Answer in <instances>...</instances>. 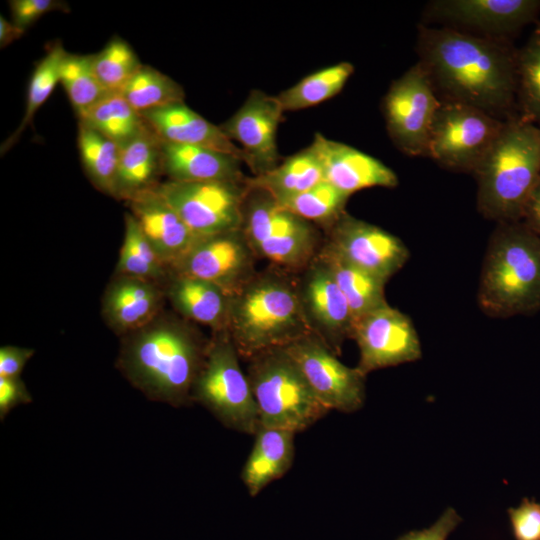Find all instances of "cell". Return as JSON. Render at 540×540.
<instances>
[{
  "mask_svg": "<svg viewBox=\"0 0 540 540\" xmlns=\"http://www.w3.org/2000/svg\"><path fill=\"white\" fill-rule=\"evenodd\" d=\"M166 299L163 283L115 274L104 291L101 314L110 329L124 336L156 319Z\"/></svg>",
  "mask_w": 540,
  "mask_h": 540,
  "instance_id": "cell-19",
  "label": "cell"
},
{
  "mask_svg": "<svg viewBox=\"0 0 540 540\" xmlns=\"http://www.w3.org/2000/svg\"><path fill=\"white\" fill-rule=\"evenodd\" d=\"M323 169L324 180L349 197L371 187L398 185L395 172L377 158L316 133L310 144Z\"/></svg>",
  "mask_w": 540,
  "mask_h": 540,
  "instance_id": "cell-21",
  "label": "cell"
},
{
  "mask_svg": "<svg viewBox=\"0 0 540 540\" xmlns=\"http://www.w3.org/2000/svg\"><path fill=\"white\" fill-rule=\"evenodd\" d=\"M288 272L257 273L230 296L225 331L240 358L283 349L314 334L301 301L298 281Z\"/></svg>",
  "mask_w": 540,
  "mask_h": 540,
  "instance_id": "cell-3",
  "label": "cell"
},
{
  "mask_svg": "<svg viewBox=\"0 0 540 540\" xmlns=\"http://www.w3.org/2000/svg\"><path fill=\"white\" fill-rule=\"evenodd\" d=\"M298 287L314 335L339 355L344 341L351 338L354 318L346 298L318 256L303 270Z\"/></svg>",
  "mask_w": 540,
  "mask_h": 540,
  "instance_id": "cell-17",
  "label": "cell"
},
{
  "mask_svg": "<svg viewBox=\"0 0 540 540\" xmlns=\"http://www.w3.org/2000/svg\"><path fill=\"white\" fill-rule=\"evenodd\" d=\"M254 435L253 447L241 472L252 497L287 473L295 453L293 432L260 426Z\"/></svg>",
  "mask_w": 540,
  "mask_h": 540,
  "instance_id": "cell-25",
  "label": "cell"
},
{
  "mask_svg": "<svg viewBox=\"0 0 540 540\" xmlns=\"http://www.w3.org/2000/svg\"><path fill=\"white\" fill-rule=\"evenodd\" d=\"M322 247L366 272L388 281L407 262L403 241L385 229L344 212L329 228Z\"/></svg>",
  "mask_w": 540,
  "mask_h": 540,
  "instance_id": "cell-15",
  "label": "cell"
},
{
  "mask_svg": "<svg viewBox=\"0 0 540 540\" xmlns=\"http://www.w3.org/2000/svg\"><path fill=\"white\" fill-rule=\"evenodd\" d=\"M324 180L321 162L313 147L287 157L271 171L247 177L249 190H260L276 201L304 192Z\"/></svg>",
  "mask_w": 540,
  "mask_h": 540,
  "instance_id": "cell-27",
  "label": "cell"
},
{
  "mask_svg": "<svg viewBox=\"0 0 540 540\" xmlns=\"http://www.w3.org/2000/svg\"><path fill=\"white\" fill-rule=\"evenodd\" d=\"M243 229L200 237L170 272L208 281L232 296L258 273Z\"/></svg>",
  "mask_w": 540,
  "mask_h": 540,
  "instance_id": "cell-12",
  "label": "cell"
},
{
  "mask_svg": "<svg viewBox=\"0 0 540 540\" xmlns=\"http://www.w3.org/2000/svg\"><path fill=\"white\" fill-rule=\"evenodd\" d=\"M284 110L276 96L253 90L241 107L222 125L232 142H237L244 163L254 176L265 174L280 163L277 131Z\"/></svg>",
  "mask_w": 540,
  "mask_h": 540,
  "instance_id": "cell-16",
  "label": "cell"
},
{
  "mask_svg": "<svg viewBox=\"0 0 540 540\" xmlns=\"http://www.w3.org/2000/svg\"><path fill=\"white\" fill-rule=\"evenodd\" d=\"M59 83L66 91L77 116L108 94L94 72L93 55L66 52L60 65Z\"/></svg>",
  "mask_w": 540,
  "mask_h": 540,
  "instance_id": "cell-35",
  "label": "cell"
},
{
  "mask_svg": "<svg viewBox=\"0 0 540 540\" xmlns=\"http://www.w3.org/2000/svg\"><path fill=\"white\" fill-rule=\"evenodd\" d=\"M32 396L20 377H0V419L1 421L15 407L28 404Z\"/></svg>",
  "mask_w": 540,
  "mask_h": 540,
  "instance_id": "cell-41",
  "label": "cell"
},
{
  "mask_svg": "<svg viewBox=\"0 0 540 540\" xmlns=\"http://www.w3.org/2000/svg\"><path fill=\"white\" fill-rule=\"evenodd\" d=\"M517 93L521 117L540 124V27L517 53Z\"/></svg>",
  "mask_w": 540,
  "mask_h": 540,
  "instance_id": "cell-38",
  "label": "cell"
},
{
  "mask_svg": "<svg viewBox=\"0 0 540 540\" xmlns=\"http://www.w3.org/2000/svg\"><path fill=\"white\" fill-rule=\"evenodd\" d=\"M115 274L141 277L163 284L170 274L130 212L125 214L124 238Z\"/></svg>",
  "mask_w": 540,
  "mask_h": 540,
  "instance_id": "cell-32",
  "label": "cell"
},
{
  "mask_svg": "<svg viewBox=\"0 0 540 540\" xmlns=\"http://www.w3.org/2000/svg\"><path fill=\"white\" fill-rule=\"evenodd\" d=\"M537 0H438L428 5L427 15L438 21L468 27L484 36L504 38L535 19Z\"/></svg>",
  "mask_w": 540,
  "mask_h": 540,
  "instance_id": "cell-18",
  "label": "cell"
},
{
  "mask_svg": "<svg viewBox=\"0 0 540 540\" xmlns=\"http://www.w3.org/2000/svg\"><path fill=\"white\" fill-rule=\"evenodd\" d=\"M157 256L170 270L202 236L194 233L154 188L126 200Z\"/></svg>",
  "mask_w": 540,
  "mask_h": 540,
  "instance_id": "cell-20",
  "label": "cell"
},
{
  "mask_svg": "<svg viewBox=\"0 0 540 540\" xmlns=\"http://www.w3.org/2000/svg\"><path fill=\"white\" fill-rule=\"evenodd\" d=\"M119 93L140 114L184 102L185 97L180 84L148 65H142Z\"/></svg>",
  "mask_w": 540,
  "mask_h": 540,
  "instance_id": "cell-33",
  "label": "cell"
},
{
  "mask_svg": "<svg viewBox=\"0 0 540 540\" xmlns=\"http://www.w3.org/2000/svg\"><path fill=\"white\" fill-rule=\"evenodd\" d=\"M351 338L359 348L356 368L363 374L421 358L411 319L388 303L354 320Z\"/></svg>",
  "mask_w": 540,
  "mask_h": 540,
  "instance_id": "cell-14",
  "label": "cell"
},
{
  "mask_svg": "<svg viewBox=\"0 0 540 540\" xmlns=\"http://www.w3.org/2000/svg\"><path fill=\"white\" fill-rule=\"evenodd\" d=\"M505 120L470 105L441 101L430 133L428 156L446 169L473 174Z\"/></svg>",
  "mask_w": 540,
  "mask_h": 540,
  "instance_id": "cell-9",
  "label": "cell"
},
{
  "mask_svg": "<svg viewBox=\"0 0 540 540\" xmlns=\"http://www.w3.org/2000/svg\"><path fill=\"white\" fill-rule=\"evenodd\" d=\"M283 349L327 409L350 413L362 407L366 376L356 367L343 364L316 335L305 336Z\"/></svg>",
  "mask_w": 540,
  "mask_h": 540,
  "instance_id": "cell-13",
  "label": "cell"
},
{
  "mask_svg": "<svg viewBox=\"0 0 540 540\" xmlns=\"http://www.w3.org/2000/svg\"><path fill=\"white\" fill-rule=\"evenodd\" d=\"M348 199V195L323 180L304 192L277 202L300 218L329 228L345 212Z\"/></svg>",
  "mask_w": 540,
  "mask_h": 540,
  "instance_id": "cell-36",
  "label": "cell"
},
{
  "mask_svg": "<svg viewBox=\"0 0 540 540\" xmlns=\"http://www.w3.org/2000/svg\"><path fill=\"white\" fill-rule=\"evenodd\" d=\"M32 348L5 345L0 348V377H20L27 362L34 355Z\"/></svg>",
  "mask_w": 540,
  "mask_h": 540,
  "instance_id": "cell-43",
  "label": "cell"
},
{
  "mask_svg": "<svg viewBox=\"0 0 540 540\" xmlns=\"http://www.w3.org/2000/svg\"><path fill=\"white\" fill-rule=\"evenodd\" d=\"M9 6L12 22L25 30L49 12L69 10L65 2L56 0H13Z\"/></svg>",
  "mask_w": 540,
  "mask_h": 540,
  "instance_id": "cell-40",
  "label": "cell"
},
{
  "mask_svg": "<svg viewBox=\"0 0 540 540\" xmlns=\"http://www.w3.org/2000/svg\"><path fill=\"white\" fill-rule=\"evenodd\" d=\"M507 512L515 540H540V502L523 498L518 507Z\"/></svg>",
  "mask_w": 540,
  "mask_h": 540,
  "instance_id": "cell-39",
  "label": "cell"
},
{
  "mask_svg": "<svg viewBox=\"0 0 540 540\" xmlns=\"http://www.w3.org/2000/svg\"><path fill=\"white\" fill-rule=\"evenodd\" d=\"M242 229L258 258L288 273L303 271L321 249L313 223L260 190L247 194Z\"/></svg>",
  "mask_w": 540,
  "mask_h": 540,
  "instance_id": "cell-8",
  "label": "cell"
},
{
  "mask_svg": "<svg viewBox=\"0 0 540 540\" xmlns=\"http://www.w3.org/2000/svg\"><path fill=\"white\" fill-rule=\"evenodd\" d=\"M245 182L167 180L156 188L194 233L210 236L242 229Z\"/></svg>",
  "mask_w": 540,
  "mask_h": 540,
  "instance_id": "cell-11",
  "label": "cell"
},
{
  "mask_svg": "<svg viewBox=\"0 0 540 540\" xmlns=\"http://www.w3.org/2000/svg\"><path fill=\"white\" fill-rule=\"evenodd\" d=\"M441 105L428 73L418 61L390 85L382 110L390 138L408 156H428V144Z\"/></svg>",
  "mask_w": 540,
  "mask_h": 540,
  "instance_id": "cell-10",
  "label": "cell"
},
{
  "mask_svg": "<svg viewBox=\"0 0 540 540\" xmlns=\"http://www.w3.org/2000/svg\"><path fill=\"white\" fill-rule=\"evenodd\" d=\"M78 119L119 146L132 140L146 126L141 114L119 92L108 93Z\"/></svg>",
  "mask_w": 540,
  "mask_h": 540,
  "instance_id": "cell-29",
  "label": "cell"
},
{
  "mask_svg": "<svg viewBox=\"0 0 540 540\" xmlns=\"http://www.w3.org/2000/svg\"><path fill=\"white\" fill-rule=\"evenodd\" d=\"M207 345L185 320L162 312L148 325L122 336L116 366L148 399L188 406Z\"/></svg>",
  "mask_w": 540,
  "mask_h": 540,
  "instance_id": "cell-2",
  "label": "cell"
},
{
  "mask_svg": "<svg viewBox=\"0 0 540 540\" xmlns=\"http://www.w3.org/2000/svg\"><path fill=\"white\" fill-rule=\"evenodd\" d=\"M142 65L132 47L119 37L93 54L94 72L108 93L120 92Z\"/></svg>",
  "mask_w": 540,
  "mask_h": 540,
  "instance_id": "cell-37",
  "label": "cell"
},
{
  "mask_svg": "<svg viewBox=\"0 0 540 540\" xmlns=\"http://www.w3.org/2000/svg\"><path fill=\"white\" fill-rule=\"evenodd\" d=\"M141 116L164 142L210 148L233 155L244 163L243 152L221 127L207 121L184 102L153 109Z\"/></svg>",
  "mask_w": 540,
  "mask_h": 540,
  "instance_id": "cell-22",
  "label": "cell"
},
{
  "mask_svg": "<svg viewBox=\"0 0 540 540\" xmlns=\"http://www.w3.org/2000/svg\"><path fill=\"white\" fill-rule=\"evenodd\" d=\"M161 174L162 140L146 123L136 137L120 146L115 197L126 201L154 188Z\"/></svg>",
  "mask_w": 540,
  "mask_h": 540,
  "instance_id": "cell-26",
  "label": "cell"
},
{
  "mask_svg": "<svg viewBox=\"0 0 540 540\" xmlns=\"http://www.w3.org/2000/svg\"><path fill=\"white\" fill-rule=\"evenodd\" d=\"M166 297L185 320L226 329L230 296L218 286L191 276L170 272L165 283Z\"/></svg>",
  "mask_w": 540,
  "mask_h": 540,
  "instance_id": "cell-24",
  "label": "cell"
},
{
  "mask_svg": "<svg viewBox=\"0 0 540 540\" xmlns=\"http://www.w3.org/2000/svg\"><path fill=\"white\" fill-rule=\"evenodd\" d=\"M213 333L192 387V402L210 411L225 427L253 435L260 427L259 414L240 356L225 330Z\"/></svg>",
  "mask_w": 540,
  "mask_h": 540,
  "instance_id": "cell-7",
  "label": "cell"
},
{
  "mask_svg": "<svg viewBox=\"0 0 540 540\" xmlns=\"http://www.w3.org/2000/svg\"><path fill=\"white\" fill-rule=\"evenodd\" d=\"M66 52L61 43H53L46 55L36 64L29 80L23 118L17 129L2 144L1 153L6 152L15 144L32 122L35 113L46 102L59 83L60 65Z\"/></svg>",
  "mask_w": 540,
  "mask_h": 540,
  "instance_id": "cell-34",
  "label": "cell"
},
{
  "mask_svg": "<svg viewBox=\"0 0 540 540\" xmlns=\"http://www.w3.org/2000/svg\"><path fill=\"white\" fill-rule=\"evenodd\" d=\"M477 301L493 318L540 310L539 232L523 221L497 224L483 260Z\"/></svg>",
  "mask_w": 540,
  "mask_h": 540,
  "instance_id": "cell-4",
  "label": "cell"
},
{
  "mask_svg": "<svg viewBox=\"0 0 540 540\" xmlns=\"http://www.w3.org/2000/svg\"><path fill=\"white\" fill-rule=\"evenodd\" d=\"M461 520L454 509L448 508L431 527L420 531H411L397 540H446Z\"/></svg>",
  "mask_w": 540,
  "mask_h": 540,
  "instance_id": "cell-42",
  "label": "cell"
},
{
  "mask_svg": "<svg viewBox=\"0 0 540 540\" xmlns=\"http://www.w3.org/2000/svg\"><path fill=\"white\" fill-rule=\"evenodd\" d=\"M353 72L350 62H339L307 75L276 97L284 112L310 108L337 95Z\"/></svg>",
  "mask_w": 540,
  "mask_h": 540,
  "instance_id": "cell-31",
  "label": "cell"
},
{
  "mask_svg": "<svg viewBox=\"0 0 540 540\" xmlns=\"http://www.w3.org/2000/svg\"><path fill=\"white\" fill-rule=\"evenodd\" d=\"M248 361L247 377L260 426L297 433L330 411L284 349L267 351Z\"/></svg>",
  "mask_w": 540,
  "mask_h": 540,
  "instance_id": "cell-6",
  "label": "cell"
},
{
  "mask_svg": "<svg viewBox=\"0 0 540 540\" xmlns=\"http://www.w3.org/2000/svg\"><path fill=\"white\" fill-rule=\"evenodd\" d=\"M473 175L483 217L497 223L521 221L540 176V125L521 116L506 119Z\"/></svg>",
  "mask_w": 540,
  "mask_h": 540,
  "instance_id": "cell-5",
  "label": "cell"
},
{
  "mask_svg": "<svg viewBox=\"0 0 540 540\" xmlns=\"http://www.w3.org/2000/svg\"><path fill=\"white\" fill-rule=\"evenodd\" d=\"M417 51L441 101L499 119L509 113L517 93V53L505 38L420 26Z\"/></svg>",
  "mask_w": 540,
  "mask_h": 540,
  "instance_id": "cell-1",
  "label": "cell"
},
{
  "mask_svg": "<svg viewBox=\"0 0 540 540\" xmlns=\"http://www.w3.org/2000/svg\"><path fill=\"white\" fill-rule=\"evenodd\" d=\"M25 32V29L17 26L12 21H8L2 15L0 16V45L6 47L10 43L19 39Z\"/></svg>",
  "mask_w": 540,
  "mask_h": 540,
  "instance_id": "cell-45",
  "label": "cell"
},
{
  "mask_svg": "<svg viewBox=\"0 0 540 540\" xmlns=\"http://www.w3.org/2000/svg\"><path fill=\"white\" fill-rule=\"evenodd\" d=\"M77 144L91 183L101 192L115 197L120 146L81 122L78 123Z\"/></svg>",
  "mask_w": 540,
  "mask_h": 540,
  "instance_id": "cell-30",
  "label": "cell"
},
{
  "mask_svg": "<svg viewBox=\"0 0 540 540\" xmlns=\"http://www.w3.org/2000/svg\"><path fill=\"white\" fill-rule=\"evenodd\" d=\"M317 256L346 298L354 320L387 303L386 280L345 262L323 247Z\"/></svg>",
  "mask_w": 540,
  "mask_h": 540,
  "instance_id": "cell-28",
  "label": "cell"
},
{
  "mask_svg": "<svg viewBox=\"0 0 540 540\" xmlns=\"http://www.w3.org/2000/svg\"><path fill=\"white\" fill-rule=\"evenodd\" d=\"M242 163L233 155L210 148L162 141V169L169 181L245 182Z\"/></svg>",
  "mask_w": 540,
  "mask_h": 540,
  "instance_id": "cell-23",
  "label": "cell"
},
{
  "mask_svg": "<svg viewBox=\"0 0 540 540\" xmlns=\"http://www.w3.org/2000/svg\"><path fill=\"white\" fill-rule=\"evenodd\" d=\"M521 221L540 233V176L528 198Z\"/></svg>",
  "mask_w": 540,
  "mask_h": 540,
  "instance_id": "cell-44",
  "label": "cell"
}]
</instances>
